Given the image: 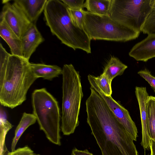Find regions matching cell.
<instances>
[{"label": "cell", "mask_w": 155, "mask_h": 155, "mask_svg": "<svg viewBox=\"0 0 155 155\" xmlns=\"http://www.w3.org/2000/svg\"><path fill=\"white\" fill-rule=\"evenodd\" d=\"M86 101L87 122L102 155H138L134 140L93 88Z\"/></svg>", "instance_id": "cell-1"}, {"label": "cell", "mask_w": 155, "mask_h": 155, "mask_svg": "<svg viewBox=\"0 0 155 155\" xmlns=\"http://www.w3.org/2000/svg\"><path fill=\"white\" fill-rule=\"evenodd\" d=\"M29 61L11 54L9 59H0V102L11 109L21 105L26 99L28 91L37 79Z\"/></svg>", "instance_id": "cell-2"}, {"label": "cell", "mask_w": 155, "mask_h": 155, "mask_svg": "<svg viewBox=\"0 0 155 155\" xmlns=\"http://www.w3.org/2000/svg\"><path fill=\"white\" fill-rule=\"evenodd\" d=\"M44 13L46 25L62 43L74 50L91 53V40L84 29L73 23L68 7L61 0H48Z\"/></svg>", "instance_id": "cell-3"}, {"label": "cell", "mask_w": 155, "mask_h": 155, "mask_svg": "<svg viewBox=\"0 0 155 155\" xmlns=\"http://www.w3.org/2000/svg\"><path fill=\"white\" fill-rule=\"evenodd\" d=\"M62 98L61 128L64 135L74 133L79 124L81 103L83 97L79 72L71 64L62 68Z\"/></svg>", "instance_id": "cell-4"}, {"label": "cell", "mask_w": 155, "mask_h": 155, "mask_svg": "<svg viewBox=\"0 0 155 155\" xmlns=\"http://www.w3.org/2000/svg\"><path fill=\"white\" fill-rule=\"evenodd\" d=\"M33 114L40 129L51 143L60 145V108L56 99L44 88L35 90L31 95Z\"/></svg>", "instance_id": "cell-5"}, {"label": "cell", "mask_w": 155, "mask_h": 155, "mask_svg": "<svg viewBox=\"0 0 155 155\" xmlns=\"http://www.w3.org/2000/svg\"><path fill=\"white\" fill-rule=\"evenodd\" d=\"M84 29L91 40L125 42L137 38L140 32L113 19L84 11Z\"/></svg>", "instance_id": "cell-6"}, {"label": "cell", "mask_w": 155, "mask_h": 155, "mask_svg": "<svg viewBox=\"0 0 155 155\" xmlns=\"http://www.w3.org/2000/svg\"><path fill=\"white\" fill-rule=\"evenodd\" d=\"M154 0H112L109 15L140 32L153 9Z\"/></svg>", "instance_id": "cell-7"}, {"label": "cell", "mask_w": 155, "mask_h": 155, "mask_svg": "<svg viewBox=\"0 0 155 155\" xmlns=\"http://www.w3.org/2000/svg\"><path fill=\"white\" fill-rule=\"evenodd\" d=\"M87 78L91 87L97 92L104 99L118 121L130 135L134 141H136L138 137L137 129L128 111L114 100L111 96L105 95L94 82L91 75L89 74Z\"/></svg>", "instance_id": "cell-8"}, {"label": "cell", "mask_w": 155, "mask_h": 155, "mask_svg": "<svg viewBox=\"0 0 155 155\" xmlns=\"http://www.w3.org/2000/svg\"><path fill=\"white\" fill-rule=\"evenodd\" d=\"M4 0V4L0 14V20H4L21 38L32 24L21 8L14 2Z\"/></svg>", "instance_id": "cell-9"}, {"label": "cell", "mask_w": 155, "mask_h": 155, "mask_svg": "<svg viewBox=\"0 0 155 155\" xmlns=\"http://www.w3.org/2000/svg\"><path fill=\"white\" fill-rule=\"evenodd\" d=\"M135 93L140 110L142 125V139L140 143L145 150H150V138L147 125L146 104L149 97L146 87H136Z\"/></svg>", "instance_id": "cell-10"}, {"label": "cell", "mask_w": 155, "mask_h": 155, "mask_svg": "<svg viewBox=\"0 0 155 155\" xmlns=\"http://www.w3.org/2000/svg\"><path fill=\"white\" fill-rule=\"evenodd\" d=\"M20 39L23 57L28 61L38 47L45 40L38 30L36 24L33 23Z\"/></svg>", "instance_id": "cell-11"}, {"label": "cell", "mask_w": 155, "mask_h": 155, "mask_svg": "<svg viewBox=\"0 0 155 155\" xmlns=\"http://www.w3.org/2000/svg\"><path fill=\"white\" fill-rule=\"evenodd\" d=\"M129 55L137 61L144 62L155 57V35H149L136 44L131 49Z\"/></svg>", "instance_id": "cell-12"}, {"label": "cell", "mask_w": 155, "mask_h": 155, "mask_svg": "<svg viewBox=\"0 0 155 155\" xmlns=\"http://www.w3.org/2000/svg\"><path fill=\"white\" fill-rule=\"evenodd\" d=\"M48 0H15L14 2L21 8L29 21L35 23L44 11Z\"/></svg>", "instance_id": "cell-13"}, {"label": "cell", "mask_w": 155, "mask_h": 155, "mask_svg": "<svg viewBox=\"0 0 155 155\" xmlns=\"http://www.w3.org/2000/svg\"><path fill=\"white\" fill-rule=\"evenodd\" d=\"M0 36L9 46L12 54L23 57L20 38L3 19L0 20Z\"/></svg>", "instance_id": "cell-14"}, {"label": "cell", "mask_w": 155, "mask_h": 155, "mask_svg": "<svg viewBox=\"0 0 155 155\" xmlns=\"http://www.w3.org/2000/svg\"><path fill=\"white\" fill-rule=\"evenodd\" d=\"M31 70L35 76L51 81L54 78L62 74V69L57 65L42 63H30Z\"/></svg>", "instance_id": "cell-15"}, {"label": "cell", "mask_w": 155, "mask_h": 155, "mask_svg": "<svg viewBox=\"0 0 155 155\" xmlns=\"http://www.w3.org/2000/svg\"><path fill=\"white\" fill-rule=\"evenodd\" d=\"M37 120L35 116L33 114L24 112L21 120L17 126L11 144L12 151L15 150L16 144L20 137L30 126L34 124Z\"/></svg>", "instance_id": "cell-16"}, {"label": "cell", "mask_w": 155, "mask_h": 155, "mask_svg": "<svg viewBox=\"0 0 155 155\" xmlns=\"http://www.w3.org/2000/svg\"><path fill=\"white\" fill-rule=\"evenodd\" d=\"M127 68V66L122 63L118 58L111 56L105 66L103 73L112 82L116 77L122 74Z\"/></svg>", "instance_id": "cell-17"}, {"label": "cell", "mask_w": 155, "mask_h": 155, "mask_svg": "<svg viewBox=\"0 0 155 155\" xmlns=\"http://www.w3.org/2000/svg\"><path fill=\"white\" fill-rule=\"evenodd\" d=\"M112 0H86L84 8L87 11L100 15H109Z\"/></svg>", "instance_id": "cell-18"}, {"label": "cell", "mask_w": 155, "mask_h": 155, "mask_svg": "<svg viewBox=\"0 0 155 155\" xmlns=\"http://www.w3.org/2000/svg\"><path fill=\"white\" fill-rule=\"evenodd\" d=\"M147 125L150 139L155 142V97L149 96L146 104Z\"/></svg>", "instance_id": "cell-19"}, {"label": "cell", "mask_w": 155, "mask_h": 155, "mask_svg": "<svg viewBox=\"0 0 155 155\" xmlns=\"http://www.w3.org/2000/svg\"><path fill=\"white\" fill-rule=\"evenodd\" d=\"M0 147L3 148L5 147L6 134L12 127L13 125L7 119L5 112L1 107L0 109Z\"/></svg>", "instance_id": "cell-20"}, {"label": "cell", "mask_w": 155, "mask_h": 155, "mask_svg": "<svg viewBox=\"0 0 155 155\" xmlns=\"http://www.w3.org/2000/svg\"><path fill=\"white\" fill-rule=\"evenodd\" d=\"M91 76L103 93L106 96H111L112 94L111 82L106 76L102 73L99 76L96 77L91 75Z\"/></svg>", "instance_id": "cell-21"}, {"label": "cell", "mask_w": 155, "mask_h": 155, "mask_svg": "<svg viewBox=\"0 0 155 155\" xmlns=\"http://www.w3.org/2000/svg\"><path fill=\"white\" fill-rule=\"evenodd\" d=\"M141 32L148 35H155V9H153L148 15Z\"/></svg>", "instance_id": "cell-22"}, {"label": "cell", "mask_w": 155, "mask_h": 155, "mask_svg": "<svg viewBox=\"0 0 155 155\" xmlns=\"http://www.w3.org/2000/svg\"><path fill=\"white\" fill-rule=\"evenodd\" d=\"M68 8L71 20L75 25L81 29H84V10H73Z\"/></svg>", "instance_id": "cell-23"}, {"label": "cell", "mask_w": 155, "mask_h": 155, "mask_svg": "<svg viewBox=\"0 0 155 155\" xmlns=\"http://www.w3.org/2000/svg\"><path fill=\"white\" fill-rule=\"evenodd\" d=\"M138 74L148 83L155 92V77L147 69L140 71Z\"/></svg>", "instance_id": "cell-24"}, {"label": "cell", "mask_w": 155, "mask_h": 155, "mask_svg": "<svg viewBox=\"0 0 155 155\" xmlns=\"http://www.w3.org/2000/svg\"><path fill=\"white\" fill-rule=\"evenodd\" d=\"M68 7L75 10H81L84 8V0H61Z\"/></svg>", "instance_id": "cell-25"}, {"label": "cell", "mask_w": 155, "mask_h": 155, "mask_svg": "<svg viewBox=\"0 0 155 155\" xmlns=\"http://www.w3.org/2000/svg\"><path fill=\"white\" fill-rule=\"evenodd\" d=\"M33 151L28 146H26L19 148L13 151L8 152L7 155H35Z\"/></svg>", "instance_id": "cell-26"}, {"label": "cell", "mask_w": 155, "mask_h": 155, "mask_svg": "<svg viewBox=\"0 0 155 155\" xmlns=\"http://www.w3.org/2000/svg\"><path fill=\"white\" fill-rule=\"evenodd\" d=\"M71 155H94L87 149L84 150H78L76 148L74 149L71 152Z\"/></svg>", "instance_id": "cell-27"}, {"label": "cell", "mask_w": 155, "mask_h": 155, "mask_svg": "<svg viewBox=\"0 0 155 155\" xmlns=\"http://www.w3.org/2000/svg\"><path fill=\"white\" fill-rule=\"evenodd\" d=\"M150 150L151 151L150 155H155V142L150 139Z\"/></svg>", "instance_id": "cell-28"}, {"label": "cell", "mask_w": 155, "mask_h": 155, "mask_svg": "<svg viewBox=\"0 0 155 155\" xmlns=\"http://www.w3.org/2000/svg\"><path fill=\"white\" fill-rule=\"evenodd\" d=\"M153 9H155V0H154L153 5Z\"/></svg>", "instance_id": "cell-29"}, {"label": "cell", "mask_w": 155, "mask_h": 155, "mask_svg": "<svg viewBox=\"0 0 155 155\" xmlns=\"http://www.w3.org/2000/svg\"><path fill=\"white\" fill-rule=\"evenodd\" d=\"M35 155H40V154H35Z\"/></svg>", "instance_id": "cell-30"}, {"label": "cell", "mask_w": 155, "mask_h": 155, "mask_svg": "<svg viewBox=\"0 0 155 155\" xmlns=\"http://www.w3.org/2000/svg\"></svg>", "instance_id": "cell-31"}]
</instances>
